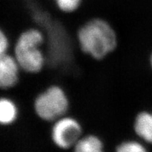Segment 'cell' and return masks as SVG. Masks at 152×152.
I'll return each instance as SVG.
<instances>
[{
  "mask_svg": "<svg viewBox=\"0 0 152 152\" xmlns=\"http://www.w3.org/2000/svg\"><path fill=\"white\" fill-rule=\"evenodd\" d=\"M74 35L79 52L94 61L105 59L118 45L116 30L111 23L101 17L87 19L77 28Z\"/></svg>",
  "mask_w": 152,
  "mask_h": 152,
  "instance_id": "6da1fadb",
  "label": "cell"
},
{
  "mask_svg": "<svg viewBox=\"0 0 152 152\" xmlns=\"http://www.w3.org/2000/svg\"><path fill=\"white\" fill-rule=\"evenodd\" d=\"M45 40L44 30L35 26L25 28L17 35L13 41L11 52L23 73L37 75L45 69L47 64Z\"/></svg>",
  "mask_w": 152,
  "mask_h": 152,
  "instance_id": "7a4b0ae2",
  "label": "cell"
},
{
  "mask_svg": "<svg viewBox=\"0 0 152 152\" xmlns=\"http://www.w3.org/2000/svg\"><path fill=\"white\" fill-rule=\"evenodd\" d=\"M32 110L39 121L50 125L70 113L71 100L62 85L52 83L35 95L32 102Z\"/></svg>",
  "mask_w": 152,
  "mask_h": 152,
  "instance_id": "3957f363",
  "label": "cell"
},
{
  "mask_svg": "<svg viewBox=\"0 0 152 152\" xmlns=\"http://www.w3.org/2000/svg\"><path fill=\"white\" fill-rule=\"evenodd\" d=\"M84 133L82 123L71 114L60 118L49 127V137L53 147L61 151H73L75 144Z\"/></svg>",
  "mask_w": 152,
  "mask_h": 152,
  "instance_id": "277c9868",
  "label": "cell"
},
{
  "mask_svg": "<svg viewBox=\"0 0 152 152\" xmlns=\"http://www.w3.org/2000/svg\"><path fill=\"white\" fill-rule=\"evenodd\" d=\"M22 75L18 62L11 52L0 55V89L7 92L19 84Z\"/></svg>",
  "mask_w": 152,
  "mask_h": 152,
  "instance_id": "5b68a950",
  "label": "cell"
},
{
  "mask_svg": "<svg viewBox=\"0 0 152 152\" xmlns=\"http://www.w3.org/2000/svg\"><path fill=\"white\" fill-rule=\"evenodd\" d=\"M20 116V107L14 98L2 95L0 98V125L9 127L16 123Z\"/></svg>",
  "mask_w": 152,
  "mask_h": 152,
  "instance_id": "8992f818",
  "label": "cell"
},
{
  "mask_svg": "<svg viewBox=\"0 0 152 152\" xmlns=\"http://www.w3.org/2000/svg\"><path fill=\"white\" fill-rule=\"evenodd\" d=\"M132 130L139 139L152 144V113L143 111L137 113L133 119Z\"/></svg>",
  "mask_w": 152,
  "mask_h": 152,
  "instance_id": "52a82bcc",
  "label": "cell"
},
{
  "mask_svg": "<svg viewBox=\"0 0 152 152\" xmlns=\"http://www.w3.org/2000/svg\"><path fill=\"white\" fill-rule=\"evenodd\" d=\"M106 151V144L99 134L85 132L73 147L74 152H104Z\"/></svg>",
  "mask_w": 152,
  "mask_h": 152,
  "instance_id": "ba28073f",
  "label": "cell"
},
{
  "mask_svg": "<svg viewBox=\"0 0 152 152\" xmlns=\"http://www.w3.org/2000/svg\"><path fill=\"white\" fill-rule=\"evenodd\" d=\"M114 151L116 152H144L147 151V149L142 142L135 139L127 138L116 144Z\"/></svg>",
  "mask_w": 152,
  "mask_h": 152,
  "instance_id": "9c48e42d",
  "label": "cell"
},
{
  "mask_svg": "<svg viewBox=\"0 0 152 152\" xmlns=\"http://www.w3.org/2000/svg\"><path fill=\"white\" fill-rule=\"evenodd\" d=\"M83 0H54L57 9L66 14H71L78 10Z\"/></svg>",
  "mask_w": 152,
  "mask_h": 152,
  "instance_id": "30bf717a",
  "label": "cell"
},
{
  "mask_svg": "<svg viewBox=\"0 0 152 152\" xmlns=\"http://www.w3.org/2000/svg\"><path fill=\"white\" fill-rule=\"evenodd\" d=\"M12 41L6 31L0 28V55L11 52Z\"/></svg>",
  "mask_w": 152,
  "mask_h": 152,
  "instance_id": "8fae6325",
  "label": "cell"
},
{
  "mask_svg": "<svg viewBox=\"0 0 152 152\" xmlns=\"http://www.w3.org/2000/svg\"><path fill=\"white\" fill-rule=\"evenodd\" d=\"M150 64H151V66L152 68V54L151 55V56H150Z\"/></svg>",
  "mask_w": 152,
  "mask_h": 152,
  "instance_id": "7c38bea8",
  "label": "cell"
}]
</instances>
